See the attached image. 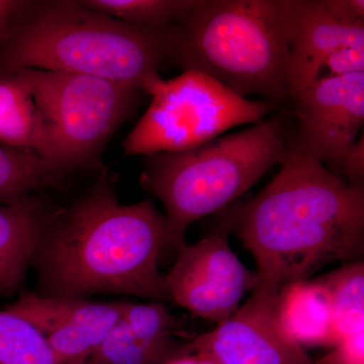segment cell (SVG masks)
Returning <instances> with one entry per match:
<instances>
[{
	"label": "cell",
	"instance_id": "6da1fadb",
	"mask_svg": "<svg viewBox=\"0 0 364 364\" xmlns=\"http://www.w3.org/2000/svg\"><path fill=\"white\" fill-rule=\"evenodd\" d=\"M279 173L234 215L235 231L261 279L282 287L327 265L361 260L364 186L289 148Z\"/></svg>",
	"mask_w": 364,
	"mask_h": 364
},
{
	"label": "cell",
	"instance_id": "7a4b0ae2",
	"mask_svg": "<svg viewBox=\"0 0 364 364\" xmlns=\"http://www.w3.org/2000/svg\"><path fill=\"white\" fill-rule=\"evenodd\" d=\"M170 245L152 200L122 205L102 181L41 235V264L56 296L121 294L168 301L158 261Z\"/></svg>",
	"mask_w": 364,
	"mask_h": 364
},
{
	"label": "cell",
	"instance_id": "3957f363",
	"mask_svg": "<svg viewBox=\"0 0 364 364\" xmlns=\"http://www.w3.org/2000/svg\"><path fill=\"white\" fill-rule=\"evenodd\" d=\"M23 6L0 45V71L82 74L148 95L161 79L158 70L168 54L170 30L128 26L79 1L51 2L28 16Z\"/></svg>",
	"mask_w": 364,
	"mask_h": 364
},
{
	"label": "cell",
	"instance_id": "277c9868",
	"mask_svg": "<svg viewBox=\"0 0 364 364\" xmlns=\"http://www.w3.org/2000/svg\"><path fill=\"white\" fill-rule=\"evenodd\" d=\"M167 58L244 98H289L287 0H193L169 31Z\"/></svg>",
	"mask_w": 364,
	"mask_h": 364
},
{
	"label": "cell",
	"instance_id": "5b68a950",
	"mask_svg": "<svg viewBox=\"0 0 364 364\" xmlns=\"http://www.w3.org/2000/svg\"><path fill=\"white\" fill-rule=\"evenodd\" d=\"M289 149L275 117L193 149L149 156L142 181L164 205L170 245L181 248L191 224L246 193Z\"/></svg>",
	"mask_w": 364,
	"mask_h": 364
},
{
	"label": "cell",
	"instance_id": "8992f818",
	"mask_svg": "<svg viewBox=\"0 0 364 364\" xmlns=\"http://www.w3.org/2000/svg\"><path fill=\"white\" fill-rule=\"evenodd\" d=\"M152 102L123 143L124 156L182 152L244 124H258L277 109L267 100L244 98L193 70L160 79Z\"/></svg>",
	"mask_w": 364,
	"mask_h": 364
},
{
	"label": "cell",
	"instance_id": "52a82bcc",
	"mask_svg": "<svg viewBox=\"0 0 364 364\" xmlns=\"http://www.w3.org/2000/svg\"><path fill=\"white\" fill-rule=\"evenodd\" d=\"M14 70L32 92L53 162L64 169L95 161L109 136L135 109L142 92L82 74L33 68Z\"/></svg>",
	"mask_w": 364,
	"mask_h": 364
},
{
	"label": "cell",
	"instance_id": "ba28073f",
	"mask_svg": "<svg viewBox=\"0 0 364 364\" xmlns=\"http://www.w3.org/2000/svg\"><path fill=\"white\" fill-rule=\"evenodd\" d=\"M170 299L193 315L218 325L239 309L242 298L259 282V274L244 267L227 236L213 234L179 248L165 277Z\"/></svg>",
	"mask_w": 364,
	"mask_h": 364
},
{
	"label": "cell",
	"instance_id": "9c48e42d",
	"mask_svg": "<svg viewBox=\"0 0 364 364\" xmlns=\"http://www.w3.org/2000/svg\"><path fill=\"white\" fill-rule=\"evenodd\" d=\"M186 349L207 352L219 364H311L305 348L282 323L279 287L260 277L241 308Z\"/></svg>",
	"mask_w": 364,
	"mask_h": 364
},
{
	"label": "cell",
	"instance_id": "30bf717a",
	"mask_svg": "<svg viewBox=\"0 0 364 364\" xmlns=\"http://www.w3.org/2000/svg\"><path fill=\"white\" fill-rule=\"evenodd\" d=\"M298 122L291 149L320 162H337L364 122V72L314 80L293 95Z\"/></svg>",
	"mask_w": 364,
	"mask_h": 364
},
{
	"label": "cell",
	"instance_id": "8fae6325",
	"mask_svg": "<svg viewBox=\"0 0 364 364\" xmlns=\"http://www.w3.org/2000/svg\"><path fill=\"white\" fill-rule=\"evenodd\" d=\"M289 97L310 85L318 66L344 47H364L363 0H287Z\"/></svg>",
	"mask_w": 364,
	"mask_h": 364
},
{
	"label": "cell",
	"instance_id": "7c38bea8",
	"mask_svg": "<svg viewBox=\"0 0 364 364\" xmlns=\"http://www.w3.org/2000/svg\"><path fill=\"white\" fill-rule=\"evenodd\" d=\"M7 309L35 326L65 364L90 356L123 317L124 303L28 294Z\"/></svg>",
	"mask_w": 364,
	"mask_h": 364
},
{
	"label": "cell",
	"instance_id": "4fadbf2b",
	"mask_svg": "<svg viewBox=\"0 0 364 364\" xmlns=\"http://www.w3.org/2000/svg\"><path fill=\"white\" fill-rule=\"evenodd\" d=\"M279 312L287 331L303 348L338 343L329 293L317 279L280 287Z\"/></svg>",
	"mask_w": 364,
	"mask_h": 364
},
{
	"label": "cell",
	"instance_id": "5bb4252c",
	"mask_svg": "<svg viewBox=\"0 0 364 364\" xmlns=\"http://www.w3.org/2000/svg\"><path fill=\"white\" fill-rule=\"evenodd\" d=\"M0 143L53 162L39 109L30 88L16 70L0 71Z\"/></svg>",
	"mask_w": 364,
	"mask_h": 364
},
{
	"label": "cell",
	"instance_id": "9a60e30c",
	"mask_svg": "<svg viewBox=\"0 0 364 364\" xmlns=\"http://www.w3.org/2000/svg\"><path fill=\"white\" fill-rule=\"evenodd\" d=\"M39 208L28 198L0 205V291L20 286L43 231Z\"/></svg>",
	"mask_w": 364,
	"mask_h": 364
},
{
	"label": "cell",
	"instance_id": "2e32d148",
	"mask_svg": "<svg viewBox=\"0 0 364 364\" xmlns=\"http://www.w3.org/2000/svg\"><path fill=\"white\" fill-rule=\"evenodd\" d=\"M64 170L35 153L0 143V205L20 202L30 191L56 186Z\"/></svg>",
	"mask_w": 364,
	"mask_h": 364
},
{
	"label": "cell",
	"instance_id": "e0dca14e",
	"mask_svg": "<svg viewBox=\"0 0 364 364\" xmlns=\"http://www.w3.org/2000/svg\"><path fill=\"white\" fill-rule=\"evenodd\" d=\"M329 293L338 342L364 332V262L344 263L334 272L317 277Z\"/></svg>",
	"mask_w": 364,
	"mask_h": 364
},
{
	"label": "cell",
	"instance_id": "ac0fdd59",
	"mask_svg": "<svg viewBox=\"0 0 364 364\" xmlns=\"http://www.w3.org/2000/svg\"><path fill=\"white\" fill-rule=\"evenodd\" d=\"M82 6L150 31H168L188 13L193 0H85Z\"/></svg>",
	"mask_w": 364,
	"mask_h": 364
},
{
	"label": "cell",
	"instance_id": "d6986e66",
	"mask_svg": "<svg viewBox=\"0 0 364 364\" xmlns=\"http://www.w3.org/2000/svg\"><path fill=\"white\" fill-rule=\"evenodd\" d=\"M0 364H59L49 342L33 324L0 311Z\"/></svg>",
	"mask_w": 364,
	"mask_h": 364
},
{
	"label": "cell",
	"instance_id": "ffe728a7",
	"mask_svg": "<svg viewBox=\"0 0 364 364\" xmlns=\"http://www.w3.org/2000/svg\"><path fill=\"white\" fill-rule=\"evenodd\" d=\"M181 353L136 338L122 317L85 364H165Z\"/></svg>",
	"mask_w": 364,
	"mask_h": 364
},
{
	"label": "cell",
	"instance_id": "44dd1931",
	"mask_svg": "<svg viewBox=\"0 0 364 364\" xmlns=\"http://www.w3.org/2000/svg\"><path fill=\"white\" fill-rule=\"evenodd\" d=\"M123 320L132 333L145 343L168 350L183 352L173 341L174 321L159 301L148 304L124 303Z\"/></svg>",
	"mask_w": 364,
	"mask_h": 364
},
{
	"label": "cell",
	"instance_id": "7402d4cb",
	"mask_svg": "<svg viewBox=\"0 0 364 364\" xmlns=\"http://www.w3.org/2000/svg\"><path fill=\"white\" fill-rule=\"evenodd\" d=\"M364 72V47H344L332 53L318 66L315 79Z\"/></svg>",
	"mask_w": 364,
	"mask_h": 364
},
{
	"label": "cell",
	"instance_id": "603a6c76",
	"mask_svg": "<svg viewBox=\"0 0 364 364\" xmlns=\"http://www.w3.org/2000/svg\"><path fill=\"white\" fill-rule=\"evenodd\" d=\"M316 364H364V332L342 339Z\"/></svg>",
	"mask_w": 364,
	"mask_h": 364
},
{
	"label": "cell",
	"instance_id": "cb8c5ba5",
	"mask_svg": "<svg viewBox=\"0 0 364 364\" xmlns=\"http://www.w3.org/2000/svg\"><path fill=\"white\" fill-rule=\"evenodd\" d=\"M343 169L345 177L353 186H364V141L361 135L358 141L352 144L338 161Z\"/></svg>",
	"mask_w": 364,
	"mask_h": 364
},
{
	"label": "cell",
	"instance_id": "d4e9b609",
	"mask_svg": "<svg viewBox=\"0 0 364 364\" xmlns=\"http://www.w3.org/2000/svg\"><path fill=\"white\" fill-rule=\"evenodd\" d=\"M26 1L0 0V45L4 42L14 16L21 11Z\"/></svg>",
	"mask_w": 364,
	"mask_h": 364
},
{
	"label": "cell",
	"instance_id": "484cf974",
	"mask_svg": "<svg viewBox=\"0 0 364 364\" xmlns=\"http://www.w3.org/2000/svg\"><path fill=\"white\" fill-rule=\"evenodd\" d=\"M165 364H219L210 354L203 351H188L170 359Z\"/></svg>",
	"mask_w": 364,
	"mask_h": 364
},
{
	"label": "cell",
	"instance_id": "4316f807",
	"mask_svg": "<svg viewBox=\"0 0 364 364\" xmlns=\"http://www.w3.org/2000/svg\"><path fill=\"white\" fill-rule=\"evenodd\" d=\"M86 359H87V356H79V358L72 359L65 364H85Z\"/></svg>",
	"mask_w": 364,
	"mask_h": 364
}]
</instances>
